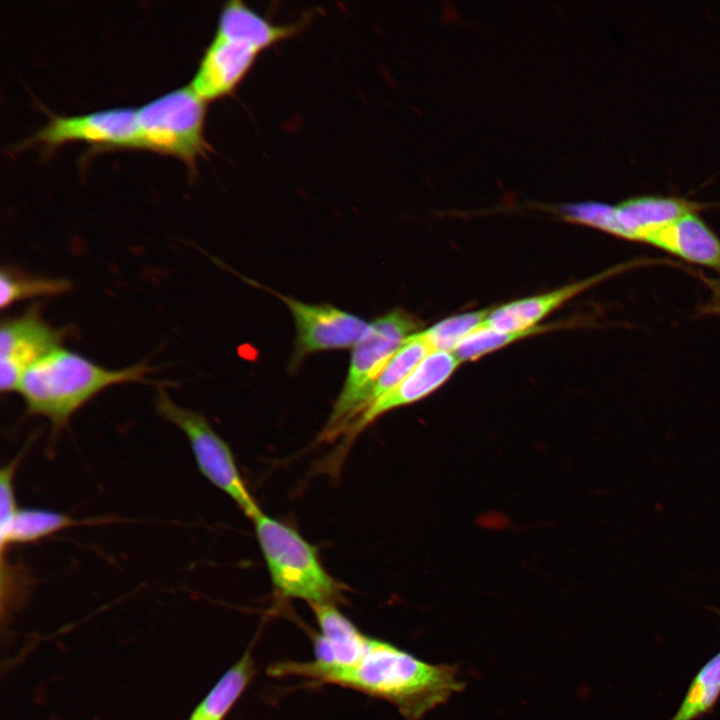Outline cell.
<instances>
[{"label":"cell","mask_w":720,"mask_h":720,"mask_svg":"<svg viewBox=\"0 0 720 720\" xmlns=\"http://www.w3.org/2000/svg\"><path fill=\"white\" fill-rule=\"evenodd\" d=\"M323 682L386 700L407 720H420L464 687L455 666L426 663L373 638L357 663L327 676Z\"/></svg>","instance_id":"6da1fadb"},{"label":"cell","mask_w":720,"mask_h":720,"mask_svg":"<svg viewBox=\"0 0 720 720\" xmlns=\"http://www.w3.org/2000/svg\"><path fill=\"white\" fill-rule=\"evenodd\" d=\"M150 372L146 362L108 369L61 346L26 371L18 392L30 414L46 417L59 428L102 390L121 383L146 382Z\"/></svg>","instance_id":"7a4b0ae2"},{"label":"cell","mask_w":720,"mask_h":720,"mask_svg":"<svg viewBox=\"0 0 720 720\" xmlns=\"http://www.w3.org/2000/svg\"><path fill=\"white\" fill-rule=\"evenodd\" d=\"M257 539L275 591L311 607L343 599L344 587L323 567L316 547L289 525L263 512L253 519Z\"/></svg>","instance_id":"3957f363"},{"label":"cell","mask_w":720,"mask_h":720,"mask_svg":"<svg viewBox=\"0 0 720 720\" xmlns=\"http://www.w3.org/2000/svg\"><path fill=\"white\" fill-rule=\"evenodd\" d=\"M421 326L403 309H395L369 324L355 344L343 388L338 395L320 440L330 441L343 434L363 411L370 388L396 351Z\"/></svg>","instance_id":"277c9868"},{"label":"cell","mask_w":720,"mask_h":720,"mask_svg":"<svg viewBox=\"0 0 720 720\" xmlns=\"http://www.w3.org/2000/svg\"><path fill=\"white\" fill-rule=\"evenodd\" d=\"M205 114L206 102L189 85L172 90L137 109L133 148L174 156L195 169L208 150Z\"/></svg>","instance_id":"5b68a950"},{"label":"cell","mask_w":720,"mask_h":720,"mask_svg":"<svg viewBox=\"0 0 720 720\" xmlns=\"http://www.w3.org/2000/svg\"><path fill=\"white\" fill-rule=\"evenodd\" d=\"M156 408L188 438L200 472L226 493L251 520L262 510L247 489L233 453L200 413L176 404L163 388L158 389Z\"/></svg>","instance_id":"8992f818"},{"label":"cell","mask_w":720,"mask_h":720,"mask_svg":"<svg viewBox=\"0 0 720 720\" xmlns=\"http://www.w3.org/2000/svg\"><path fill=\"white\" fill-rule=\"evenodd\" d=\"M64 329L49 325L37 307L2 320L0 327V388L2 393L18 391L26 371L43 357L61 347Z\"/></svg>","instance_id":"52a82bcc"},{"label":"cell","mask_w":720,"mask_h":720,"mask_svg":"<svg viewBox=\"0 0 720 720\" xmlns=\"http://www.w3.org/2000/svg\"><path fill=\"white\" fill-rule=\"evenodd\" d=\"M262 51L226 25L217 23L189 84L205 102L231 95L247 76Z\"/></svg>","instance_id":"ba28073f"},{"label":"cell","mask_w":720,"mask_h":720,"mask_svg":"<svg viewBox=\"0 0 720 720\" xmlns=\"http://www.w3.org/2000/svg\"><path fill=\"white\" fill-rule=\"evenodd\" d=\"M276 295L290 309L296 324L297 336L291 368H296L309 354L355 346L368 330L370 323L337 307L307 304Z\"/></svg>","instance_id":"9c48e42d"},{"label":"cell","mask_w":720,"mask_h":720,"mask_svg":"<svg viewBox=\"0 0 720 720\" xmlns=\"http://www.w3.org/2000/svg\"><path fill=\"white\" fill-rule=\"evenodd\" d=\"M712 206L676 196H635L615 206L602 203L595 228L625 240L643 243L648 235L661 227L686 214L698 213Z\"/></svg>","instance_id":"30bf717a"},{"label":"cell","mask_w":720,"mask_h":720,"mask_svg":"<svg viewBox=\"0 0 720 720\" xmlns=\"http://www.w3.org/2000/svg\"><path fill=\"white\" fill-rule=\"evenodd\" d=\"M137 136V110L115 108L77 116H53L27 143L48 147L70 141L109 148H133Z\"/></svg>","instance_id":"8fae6325"},{"label":"cell","mask_w":720,"mask_h":720,"mask_svg":"<svg viewBox=\"0 0 720 720\" xmlns=\"http://www.w3.org/2000/svg\"><path fill=\"white\" fill-rule=\"evenodd\" d=\"M460 362L452 352H431L398 386L367 406L346 428L350 442L383 414L415 403L442 386ZM343 433V434H344Z\"/></svg>","instance_id":"7c38bea8"},{"label":"cell","mask_w":720,"mask_h":720,"mask_svg":"<svg viewBox=\"0 0 720 720\" xmlns=\"http://www.w3.org/2000/svg\"><path fill=\"white\" fill-rule=\"evenodd\" d=\"M632 265L633 263L616 266L556 290L512 301L493 310L491 309L483 325L500 332H522L530 330L538 326V323L543 318L566 301Z\"/></svg>","instance_id":"4fadbf2b"},{"label":"cell","mask_w":720,"mask_h":720,"mask_svg":"<svg viewBox=\"0 0 720 720\" xmlns=\"http://www.w3.org/2000/svg\"><path fill=\"white\" fill-rule=\"evenodd\" d=\"M643 243L689 263L720 271V238L697 212L654 231Z\"/></svg>","instance_id":"5bb4252c"},{"label":"cell","mask_w":720,"mask_h":720,"mask_svg":"<svg viewBox=\"0 0 720 720\" xmlns=\"http://www.w3.org/2000/svg\"><path fill=\"white\" fill-rule=\"evenodd\" d=\"M77 524L78 521L61 512L18 508L10 522L0 527L1 556L13 544L36 542Z\"/></svg>","instance_id":"9a60e30c"},{"label":"cell","mask_w":720,"mask_h":720,"mask_svg":"<svg viewBox=\"0 0 720 720\" xmlns=\"http://www.w3.org/2000/svg\"><path fill=\"white\" fill-rule=\"evenodd\" d=\"M255 672L254 662L246 653L217 682L189 720H223L247 687Z\"/></svg>","instance_id":"2e32d148"},{"label":"cell","mask_w":720,"mask_h":720,"mask_svg":"<svg viewBox=\"0 0 720 720\" xmlns=\"http://www.w3.org/2000/svg\"><path fill=\"white\" fill-rule=\"evenodd\" d=\"M431 352L434 351L422 331L410 336L372 384L365 408L398 386Z\"/></svg>","instance_id":"e0dca14e"},{"label":"cell","mask_w":720,"mask_h":720,"mask_svg":"<svg viewBox=\"0 0 720 720\" xmlns=\"http://www.w3.org/2000/svg\"><path fill=\"white\" fill-rule=\"evenodd\" d=\"M720 697V652L710 658L692 679L670 720H696L711 712Z\"/></svg>","instance_id":"ac0fdd59"},{"label":"cell","mask_w":720,"mask_h":720,"mask_svg":"<svg viewBox=\"0 0 720 720\" xmlns=\"http://www.w3.org/2000/svg\"><path fill=\"white\" fill-rule=\"evenodd\" d=\"M71 284L63 278H45L22 274L2 268L0 273V306L8 308L15 302L66 292Z\"/></svg>","instance_id":"d6986e66"},{"label":"cell","mask_w":720,"mask_h":720,"mask_svg":"<svg viewBox=\"0 0 720 720\" xmlns=\"http://www.w3.org/2000/svg\"><path fill=\"white\" fill-rule=\"evenodd\" d=\"M551 326H536L522 332H500L480 325L466 336L452 352L459 362L474 361L478 358L498 350L507 344L529 335L537 334L549 329Z\"/></svg>","instance_id":"ffe728a7"},{"label":"cell","mask_w":720,"mask_h":720,"mask_svg":"<svg viewBox=\"0 0 720 720\" xmlns=\"http://www.w3.org/2000/svg\"><path fill=\"white\" fill-rule=\"evenodd\" d=\"M490 311L485 309L454 315L422 332L433 351L453 352L466 336L483 324Z\"/></svg>","instance_id":"44dd1931"},{"label":"cell","mask_w":720,"mask_h":720,"mask_svg":"<svg viewBox=\"0 0 720 720\" xmlns=\"http://www.w3.org/2000/svg\"><path fill=\"white\" fill-rule=\"evenodd\" d=\"M714 310L720 314V277L712 282Z\"/></svg>","instance_id":"7402d4cb"},{"label":"cell","mask_w":720,"mask_h":720,"mask_svg":"<svg viewBox=\"0 0 720 720\" xmlns=\"http://www.w3.org/2000/svg\"><path fill=\"white\" fill-rule=\"evenodd\" d=\"M714 610H715V612H716V613L719 615V617H720V610H718V609H714Z\"/></svg>","instance_id":"603a6c76"}]
</instances>
